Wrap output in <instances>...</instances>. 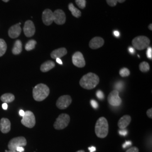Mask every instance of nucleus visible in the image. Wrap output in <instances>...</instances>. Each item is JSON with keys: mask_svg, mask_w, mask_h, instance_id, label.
<instances>
[{"mask_svg": "<svg viewBox=\"0 0 152 152\" xmlns=\"http://www.w3.org/2000/svg\"><path fill=\"white\" fill-rule=\"evenodd\" d=\"M100 81L99 77L96 74L90 72L84 75L80 81V85L86 90H91L96 87Z\"/></svg>", "mask_w": 152, "mask_h": 152, "instance_id": "obj_1", "label": "nucleus"}, {"mask_svg": "<svg viewBox=\"0 0 152 152\" xmlns=\"http://www.w3.org/2000/svg\"><path fill=\"white\" fill-rule=\"evenodd\" d=\"M33 97L37 102H42L49 96L50 89L44 83H39L33 89Z\"/></svg>", "mask_w": 152, "mask_h": 152, "instance_id": "obj_2", "label": "nucleus"}, {"mask_svg": "<svg viewBox=\"0 0 152 152\" xmlns=\"http://www.w3.org/2000/svg\"><path fill=\"white\" fill-rule=\"evenodd\" d=\"M95 132L96 135L99 138L106 137L109 132V125L108 121L105 117H100L96 121Z\"/></svg>", "mask_w": 152, "mask_h": 152, "instance_id": "obj_3", "label": "nucleus"}, {"mask_svg": "<svg viewBox=\"0 0 152 152\" xmlns=\"http://www.w3.org/2000/svg\"><path fill=\"white\" fill-rule=\"evenodd\" d=\"M132 44L135 49L142 50L148 48L150 45V39L144 36H140L133 39Z\"/></svg>", "mask_w": 152, "mask_h": 152, "instance_id": "obj_4", "label": "nucleus"}, {"mask_svg": "<svg viewBox=\"0 0 152 152\" xmlns=\"http://www.w3.org/2000/svg\"><path fill=\"white\" fill-rule=\"evenodd\" d=\"M70 122V117L68 114H60L55 122L54 127L56 130H63L66 128Z\"/></svg>", "mask_w": 152, "mask_h": 152, "instance_id": "obj_5", "label": "nucleus"}, {"mask_svg": "<svg viewBox=\"0 0 152 152\" xmlns=\"http://www.w3.org/2000/svg\"><path fill=\"white\" fill-rule=\"evenodd\" d=\"M27 142L24 137L19 136L11 139L8 144V148L9 151H16L18 147H24L27 145Z\"/></svg>", "mask_w": 152, "mask_h": 152, "instance_id": "obj_6", "label": "nucleus"}, {"mask_svg": "<svg viewBox=\"0 0 152 152\" xmlns=\"http://www.w3.org/2000/svg\"><path fill=\"white\" fill-rule=\"evenodd\" d=\"M21 123L22 125L28 128H33L36 125V118L33 112L29 110L25 112V114L23 117Z\"/></svg>", "mask_w": 152, "mask_h": 152, "instance_id": "obj_7", "label": "nucleus"}, {"mask_svg": "<svg viewBox=\"0 0 152 152\" xmlns=\"http://www.w3.org/2000/svg\"><path fill=\"white\" fill-rule=\"evenodd\" d=\"M108 102L110 105L113 107L120 106L122 104V99L119 96V91L114 90L109 94L108 97Z\"/></svg>", "mask_w": 152, "mask_h": 152, "instance_id": "obj_8", "label": "nucleus"}, {"mask_svg": "<svg viewBox=\"0 0 152 152\" xmlns=\"http://www.w3.org/2000/svg\"><path fill=\"white\" fill-rule=\"evenodd\" d=\"M72 102V99L69 95H65L61 96L56 102V107L60 109L67 108Z\"/></svg>", "mask_w": 152, "mask_h": 152, "instance_id": "obj_9", "label": "nucleus"}, {"mask_svg": "<svg viewBox=\"0 0 152 152\" xmlns=\"http://www.w3.org/2000/svg\"><path fill=\"white\" fill-rule=\"evenodd\" d=\"M72 62L74 65L78 68H83L86 65L83 56L81 52H76L72 56Z\"/></svg>", "mask_w": 152, "mask_h": 152, "instance_id": "obj_10", "label": "nucleus"}, {"mask_svg": "<svg viewBox=\"0 0 152 152\" xmlns=\"http://www.w3.org/2000/svg\"><path fill=\"white\" fill-rule=\"evenodd\" d=\"M54 22L58 24L62 25L64 24L66 21V16L64 12L62 10L58 9L53 12Z\"/></svg>", "mask_w": 152, "mask_h": 152, "instance_id": "obj_11", "label": "nucleus"}, {"mask_svg": "<svg viewBox=\"0 0 152 152\" xmlns=\"http://www.w3.org/2000/svg\"><path fill=\"white\" fill-rule=\"evenodd\" d=\"M23 31L24 34L27 37H31L34 34L36 28L32 21L27 20L23 28Z\"/></svg>", "mask_w": 152, "mask_h": 152, "instance_id": "obj_12", "label": "nucleus"}, {"mask_svg": "<svg viewBox=\"0 0 152 152\" xmlns=\"http://www.w3.org/2000/svg\"><path fill=\"white\" fill-rule=\"evenodd\" d=\"M42 21L46 26L51 25L54 22L53 12L50 9H46L44 10L42 16Z\"/></svg>", "mask_w": 152, "mask_h": 152, "instance_id": "obj_13", "label": "nucleus"}, {"mask_svg": "<svg viewBox=\"0 0 152 152\" xmlns=\"http://www.w3.org/2000/svg\"><path fill=\"white\" fill-rule=\"evenodd\" d=\"M21 23H18L15 25L12 26L10 28L8 34L9 37L11 38H16L18 37L22 32V28L20 27Z\"/></svg>", "mask_w": 152, "mask_h": 152, "instance_id": "obj_14", "label": "nucleus"}, {"mask_svg": "<svg viewBox=\"0 0 152 152\" xmlns=\"http://www.w3.org/2000/svg\"><path fill=\"white\" fill-rule=\"evenodd\" d=\"M104 44V40L100 37H95L90 41L89 46L91 49H98L102 47Z\"/></svg>", "mask_w": 152, "mask_h": 152, "instance_id": "obj_15", "label": "nucleus"}, {"mask_svg": "<svg viewBox=\"0 0 152 152\" xmlns=\"http://www.w3.org/2000/svg\"><path fill=\"white\" fill-rule=\"evenodd\" d=\"M11 130V123L9 119L2 118L0 121V130L3 134L8 133Z\"/></svg>", "mask_w": 152, "mask_h": 152, "instance_id": "obj_16", "label": "nucleus"}, {"mask_svg": "<svg viewBox=\"0 0 152 152\" xmlns=\"http://www.w3.org/2000/svg\"><path fill=\"white\" fill-rule=\"evenodd\" d=\"M131 121V117L129 115H125L122 117L118 122V126L120 129H125Z\"/></svg>", "mask_w": 152, "mask_h": 152, "instance_id": "obj_17", "label": "nucleus"}, {"mask_svg": "<svg viewBox=\"0 0 152 152\" xmlns=\"http://www.w3.org/2000/svg\"><path fill=\"white\" fill-rule=\"evenodd\" d=\"M67 54V50L64 48H61L59 49H56L53 51L51 53V57L53 59H56L57 58H61L65 56Z\"/></svg>", "mask_w": 152, "mask_h": 152, "instance_id": "obj_18", "label": "nucleus"}, {"mask_svg": "<svg viewBox=\"0 0 152 152\" xmlns=\"http://www.w3.org/2000/svg\"><path fill=\"white\" fill-rule=\"evenodd\" d=\"M55 66V64L54 62L51 60H48L41 65L40 70L42 72H47L48 71H50L53 68H54Z\"/></svg>", "mask_w": 152, "mask_h": 152, "instance_id": "obj_19", "label": "nucleus"}, {"mask_svg": "<svg viewBox=\"0 0 152 152\" xmlns=\"http://www.w3.org/2000/svg\"><path fill=\"white\" fill-rule=\"evenodd\" d=\"M22 51V42L20 40H16L14 47L12 49V53L14 55L20 54Z\"/></svg>", "mask_w": 152, "mask_h": 152, "instance_id": "obj_20", "label": "nucleus"}, {"mask_svg": "<svg viewBox=\"0 0 152 152\" xmlns=\"http://www.w3.org/2000/svg\"><path fill=\"white\" fill-rule=\"evenodd\" d=\"M1 100L4 103H10L15 100V96L11 93H7L1 96Z\"/></svg>", "mask_w": 152, "mask_h": 152, "instance_id": "obj_21", "label": "nucleus"}, {"mask_svg": "<svg viewBox=\"0 0 152 152\" xmlns=\"http://www.w3.org/2000/svg\"><path fill=\"white\" fill-rule=\"evenodd\" d=\"M69 10L72 12V15L76 18H80L81 15V12L78 9H77L72 3H70L68 5Z\"/></svg>", "mask_w": 152, "mask_h": 152, "instance_id": "obj_22", "label": "nucleus"}, {"mask_svg": "<svg viewBox=\"0 0 152 152\" xmlns=\"http://www.w3.org/2000/svg\"><path fill=\"white\" fill-rule=\"evenodd\" d=\"M7 50V45L5 40L0 39V57L5 54Z\"/></svg>", "mask_w": 152, "mask_h": 152, "instance_id": "obj_23", "label": "nucleus"}, {"mask_svg": "<svg viewBox=\"0 0 152 152\" xmlns=\"http://www.w3.org/2000/svg\"><path fill=\"white\" fill-rule=\"evenodd\" d=\"M36 44H37V42L35 40H34V39L29 40L26 45L25 49L27 51L32 50L35 48Z\"/></svg>", "mask_w": 152, "mask_h": 152, "instance_id": "obj_24", "label": "nucleus"}, {"mask_svg": "<svg viewBox=\"0 0 152 152\" xmlns=\"http://www.w3.org/2000/svg\"><path fill=\"white\" fill-rule=\"evenodd\" d=\"M139 69L142 72H144V73L147 72L150 69L149 64L146 61H143L139 65Z\"/></svg>", "mask_w": 152, "mask_h": 152, "instance_id": "obj_25", "label": "nucleus"}, {"mask_svg": "<svg viewBox=\"0 0 152 152\" xmlns=\"http://www.w3.org/2000/svg\"><path fill=\"white\" fill-rule=\"evenodd\" d=\"M130 74V72L127 68H123L120 71V76L122 77H126L129 76Z\"/></svg>", "mask_w": 152, "mask_h": 152, "instance_id": "obj_26", "label": "nucleus"}, {"mask_svg": "<svg viewBox=\"0 0 152 152\" xmlns=\"http://www.w3.org/2000/svg\"><path fill=\"white\" fill-rule=\"evenodd\" d=\"M75 1L76 4L80 9H83L85 8L86 5V0H75Z\"/></svg>", "mask_w": 152, "mask_h": 152, "instance_id": "obj_27", "label": "nucleus"}, {"mask_svg": "<svg viewBox=\"0 0 152 152\" xmlns=\"http://www.w3.org/2000/svg\"><path fill=\"white\" fill-rule=\"evenodd\" d=\"M124 87V84L122 81L118 82L115 85V88H116L115 90H117L118 91H121Z\"/></svg>", "mask_w": 152, "mask_h": 152, "instance_id": "obj_28", "label": "nucleus"}, {"mask_svg": "<svg viewBox=\"0 0 152 152\" xmlns=\"http://www.w3.org/2000/svg\"><path fill=\"white\" fill-rule=\"evenodd\" d=\"M96 96L98 97V99H99L100 100H103L104 99V94L101 90H98L96 93Z\"/></svg>", "mask_w": 152, "mask_h": 152, "instance_id": "obj_29", "label": "nucleus"}, {"mask_svg": "<svg viewBox=\"0 0 152 152\" xmlns=\"http://www.w3.org/2000/svg\"><path fill=\"white\" fill-rule=\"evenodd\" d=\"M147 57L149 59H151V60H152V48H151V47H148V49H147Z\"/></svg>", "mask_w": 152, "mask_h": 152, "instance_id": "obj_30", "label": "nucleus"}, {"mask_svg": "<svg viewBox=\"0 0 152 152\" xmlns=\"http://www.w3.org/2000/svg\"><path fill=\"white\" fill-rule=\"evenodd\" d=\"M107 4H108V5L110 6H115L117 4V0H106Z\"/></svg>", "mask_w": 152, "mask_h": 152, "instance_id": "obj_31", "label": "nucleus"}, {"mask_svg": "<svg viewBox=\"0 0 152 152\" xmlns=\"http://www.w3.org/2000/svg\"><path fill=\"white\" fill-rule=\"evenodd\" d=\"M139 149L136 147H132L127 149L126 152H139Z\"/></svg>", "mask_w": 152, "mask_h": 152, "instance_id": "obj_32", "label": "nucleus"}, {"mask_svg": "<svg viewBox=\"0 0 152 152\" xmlns=\"http://www.w3.org/2000/svg\"><path fill=\"white\" fill-rule=\"evenodd\" d=\"M118 132L121 136H126L128 134L127 130L126 129H120V130L118 131Z\"/></svg>", "mask_w": 152, "mask_h": 152, "instance_id": "obj_33", "label": "nucleus"}, {"mask_svg": "<svg viewBox=\"0 0 152 152\" xmlns=\"http://www.w3.org/2000/svg\"><path fill=\"white\" fill-rule=\"evenodd\" d=\"M91 105L94 109H97L98 108V104L95 100H91Z\"/></svg>", "mask_w": 152, "mask_h": 152, "instance_id": "obj_34", "label": "nucleus"}, {"mask_svg": "<svg viewBox=\"0 0 152 152\" xmlns=\"http://www.w3.org/2000/svg\"><path fill=\"white\" fill-rule=\"evenodd\" d=\"M132 145V142L131 141H126L125 143L122 145V147L124 148H126V147H130Z\"/></svg>", "mask_w": 152, "mask_h": 152, "instance_id": "obj_35", "label": "nucleus"}, {"mask_svg": "<svg viewBox=\"0 0 152 152\" xmlns=\"http://www.w3.org/2000/svg\"><path fill=\"white\" fill-rule=\"evenodd\" d=\"M147 114L148 115V117L150 118H152V109L150 108L149 109L147 112Z\"/></svg>", "mask_w": 152, "mask_h": 152, "instance_id": "obj_36", "label": "nucleus"}, {"mask_svg": "<svg viewBox=\"0 0 152 152\" xmlns=\"http://www.w3.org/2000/svg\"><path fill=\"white\" fill-rule=\"evenodd\" d=\"M24 151V148L23 147H18L16 148V152H23Z\"/></svg>", "mask_w": 152, "mask_h": 152, "instance_id": "obj_37", "label": "nucleus"}, {"mask_svg": "<svg viewBox=\"0 0 152 152\" xmlns=\"http://www.w3.org/2000/svg\"><path fill=\"white\" fill-rule=\"evenodd\" d=\"M88 150L90 151V152H95L96 151V148L94 147H89Z\"/></svg>", "mask_w": 152, "mask_h": 152, "instance_id": "obj_38", "label": "nucleus"}, {"mask_svg": "<svg viewBox=\"0 0 152 152\" xmlns=\"http://www.w3.org/2000/svg\"><path fill=\"white\" fill-rule=\"evenodd\" d=\"M129 52L131 54H133L135 53L134 49L133 48H132V47H130V48H129Z\"/></svg>", "mask_w": 152, "mask_h": 152, "instance_id": "obj_39", "label": "nucleus"}, {"mask_svg": "<svg viewBox=\"0 0 152 152\" xmlns=\"http://www.w3.org/2000/svg\"><path fill=\"white\" fill-rule=\"evenodd\" d=\"M113 34H114V36L115 37H117L120 36V32L118 31H114V32H113Z\"/></svg>", "mask_w": 152, "mask_h": 152, "instance_id": "obj_40", "label": "nucleus"}, {"mask_svg": "<svg viewBox=\"0 0 152 152\" xmlns=\"http://www.w3.org/2000/svg\"><path fill=\"white\" fill-rule=\"evenodd\" d=\"M56 62H57L58 64H61V65L63 64V62H62V61L60 59V58H57V59H56Z\"/></svg>", "mask_w": 152, "mask_h": 152, "instance_id": "obj_41", "label": "nucleus"}, {"mask_svg": "<svg viewBox=\"0 0 152 152\" xmlns=\"http://www.w3.org/2000/svg\"><path fill=\"white\" fill-rule=\"evenodd\" d=\"M24 114H25V112H24L23 110H20L19 111V115H20V116L23 117Z\"/></svg>", "mask_w": 152, "mask_h": 152, "instance_id": "obj_42", "label": "nucleus"}, {"mask_svg": "<svg viewBox=\"0 0 152 152\" xmlns=\"http://www.w3.org/2000/svg\"><path fill=\"white\" fill-rule=\"evenodd\" d=\"M2 108L4 110H6L7 109V104L6 103H4L2 104Z\"/></svg>", "mask_w": 152, "mask_h": 152, "instance_id": "obj_43", "label": "nucleus"}, {"mask_svg": "<svg viewBox=\"0 0 152 152\" xmlns=\"http://www.w3.org/2000/svg\"><path fill=\"white\" fill-rule=\"evenodd\" d=\"M117 2H118L120 3H123L125 2L126 0H117Z\"/></svg>", "mask_w": 152, "mask_h": 152, "instance_id": "obj_44", "label": "nucleus"}, {"mask_svg": "<svg viewBox=\"0 0 152 152\" xmlns=\"http://www.w3.org/2000/svg\"><path fill=\"white\" fill-rule=\"evenodd\" d=\"M152 24H151L149 26V27H148V28L151 30V31H152Z\"/></svg>", "mask_w": 152, "mask_h": 152, "instance_id": "obj_45", "label": "nucleus"}, {"mask_svg": "<svg viewBox=\"0 0 152 152\" xmlns=\"http://www.w3.org/2000/svg\"><path fill=\"white\" fill-rule=\"evenodd\" d=\"M5 152H16V151H5Z\"/></svg>", "mask_w": 152, "mask_h": 152, "instance_id": "obj_46", "label": "nucleus"}, {"mask_svg": "<svg viewBox=\"0 0 152 152\" xmlns=\"http://www.w3.org/2000/svg\"><path fill=\"white\" fill-rule=\"evenodd\" d=\"M85 152L84 151H83V150H80V151H78L77 152Z\"/></svg>", "mask_w": 152, "mask_h": 152, "instance_id": "obj_47", "label": "nucleus"}, {"mask_svg": "<svg viewBox=\"0 0 152 152\" xmlns=\"http://www.w3.org/2000/svg\"><path fill=\"white\" fill-rule=\"evenodd\" d=\"M4 2H7L8 1H9V0H2Z\"/></svg>", "mask_w": 152, "mask_h": 152, "instance_id": "obj_48", "label": "nucleus"}]
</instances>
